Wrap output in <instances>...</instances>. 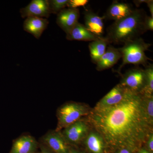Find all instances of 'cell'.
<instances>
[{
  "label": "cell",
  "instance_id": "obj_1",
  "mask_svg": "<svg viewBox=\"0 0 153 153\" xmlns=\"http://www.w3.org/2000/svg\"><path fill=\"white\" fill-rule=\"evenodd\" d=\"M86 120L90 128L104 140L108 152L122 149L137 152L153 133L144 96L126 88L120 102L111 106H95Z\"/></svg>",
  "mask_w": 153,
  "mask_h": 153
},
{
  "label": "cell",
  "instance_id": "obj_2",
  "mask_svg": "<svg viewBox=\"0 0 153 153\" xmlns=\"http://www.w3.org/2000/svg\"><path fill=\"white\" fill-rule=\"evenodd\" d=\"M146 16L143 9H134L128 16L111 25L105 38L109 44H124L140 38L147 32L144 25Z\"/></svg>",
  "mask_w": 153,
  "mask_h": 153
},
{
  "label": "cell",
  "instance_id": "obj_3",
  "mask_svg": "<svg viewBox=\"0 0 153 153\" xmlns=\"http://www.w3.org/2000/svg\"><path fill=\"white\" fill-rule=\"evenodd\" d=\"M151 46L152 44L145 42L141 37L125 43L123 47L118 48L123 61L117 72L120 74L122 68L127 64L147 66L149 64V60H151L146 56V52Z\"/></svg>",
  "mask_w": 153,
  "mask_h": 153
},
{
  "label": "cell",
  "instance_id": "obj_4",
  "mask_svg": "<svg viewBox=\"0 0 153 153\" xmlns=\"http://www.w3.org/2000/svg\"><path fill=\"white\" fill-rule=\"evenodd\" d=\"M91 109L85 104L76 102H68L58 108L56 116L57 127L55 130L60 131L66 127L88 116Z\"/></svg>",
  "mask_w": 153,
  "mask_h": 153
},
{
  "label": "cell",
  "instance_id": "obj_5",
  "mask_svg": "<svg viewBox=\"0 0 153 153\" xmlns=\"http://www.w3.org/2000/svg\"><path fill=\"white\" fill-rule=\"evenodd\" d=\"M90 129L86 119L81 118L63 129L60 132L67 144L73 146L83 142Z\"/></svg>",
  "mask_w": 153,
  "mask_h": 153
},
{
  "label": "cell",
  "instance_id": "obj_6",
  "mask_svg": "<svg viewBox=\"0 0 153 153\" xmlns=\"http://www.w3.org/2000/svg\"><path fill=\"white\" fill-rule=\"evenodd\" d=\"M144 69L140 68L129 69L122 76L120 84L129 90L142 93L145 87Z\"/></svg>",
  "mask_w": 153,
  "mask_h": 153
},
{
  "label": "cell",
  "instance_id": "obj_7",
  "mask_svg": "<svg viewBox=\"0 0 153 153\" xmlns=\"http://www.w3.org/2000/svg\"><path fill=\"white\" fill-rule=\"evenodd\" d=\"M40 142L54 153H68L70 146L60 131L50 130L42 137Z\"/></svg>",
  "mask_w": 153,
  "mask_h": 153
},
{
  "label": "cell",
  "instance_id": "obj_8",
  "mask_svg": "<svg viewBox=\"0 0 153 153\" xmlns=\"http://www.w3.org/2000/svg\"><path fill=\"white\" fill-rule=\"evenodd\" d=\"M22 18L30 17L49 18L50 15L48 0H33L31 2L20 10Z\"/></svg>",
  "mask_w": 153,
  "mask_h": 153
},
{
  "label": "cell",
  "instance_id": "obj_9",
  "mask_svg": "<svg viewBox=\"0 0 153 153\" xmlns=\"http://www.w3.org/2000/svg\"><path fill=\"white\" fill-rule=\"evenodd\" d=\"M79 17V9L64 8L57 14L56 23L66 33L78 23Z\"/></svg>",
  "mask_w": 153,
  "mask_h": 153
},
{
  "label": "cell",
  "instance_id": "obj_10",
  "mask_svg": "<svg viewBox=\"0 0 153 153\" xmlns=\"http://www.w3.org/2000/svg\"><path fill=\"white\" fill-rule=\"evenodd\" d=\"M85 28L91 33L99 38L103 37L104 33V17H100L91 9H85L84 13Z\"/></svg>",
  "mask_w": 153,
  "mask_h": 153
},
{
  "label": "cell",
  "instance_id": "obj_11",
  "mask_svg": "<svg viewBox=\"0 0 153 153\" xmlns=\"http://www.w3.org/2000/svg\"><path fill=\"white\" fill-rule=\"evenodd\" d=\"M39 142L30 135H24L13 142L9 153H33L38 151Z\"/></svg>",
  "mask_w": 153,
  "mask_h": 153
},
{
  "label": "cell",
  "instance_id": "obj_12",
  "mask_svg": "<svg viewBox=\"0 0 153 153\" xmlns=\"http://www.w3.org/2000/svg\"><path fill=\"white\" fill-rule=\"evenodd\" d=\"M134 10L128 4L114 1L107 10L103 17L104 19L116 22L128 16Z\"/></svg>",
  "mask_w": 153,
  "mask_h": 153
},
{
  "label": "cell",
  "instance_id": "obj_13",
  "mask_svg": "<svg viewBox=\"0 0 153 153\" xmlns=\"http://www.w3.org/2000/svg\"><path fill=\"white\" fill-rule=\"evenodd\" d=\"M122 58L121 54L118 48L112 45H108L104 55L96 63L97 70L102 71L109 69L115 65Z\"/></svg>",
  "mask_w": 153,
  "mask_h": 153
},
{
  "label": "cell",
  "instance_id": "obj_14",
  "mask_svg": "<svg viewBox=\"0 0 153 153\" xmlns=\"http://www.w3.org/2000/svg\"><path fill=\"white\" fill-rule=\"evenodd\" d=\"M49 22L47 19L36 17H30L26 18L23 28L26 32L33 35L37 39H39L42 33L46 30Z\"/></svg>",
  "mask_w": 153,
  "mask_h": 153
},
{
  "label": "cell",
  "instance_id": "obj_15",
  "mask_svg": "<svg viewBox=\"0 0 153 153\" xmlns=\"http://www.w3.org/2000/svg\"><path fill=\"white\" fill-rule=\"evenodd\" d=\"M83 141L90 153L108 152L104 140L98 133L93 130L90 131Z\"/></svg>",
  "mask_w": 153,
  "mask_h": 153
},
{
  "label": "cell",
  "instance_id": "obj_16",
  "mask_svg": "<svg viewBox=\"0 0 153 153\" xmlns=\"http://www.w3.org/2000/svg\"><path fill=\"white\" fill-rule=\"evenodd\" d=\"M99 37L94 35L85 28V26L79 22L68 33L66 38L68 41H95Z\"/></svg>",
  "mask_w": 153,
  "mask_h": 153
},
{
  "label": "cell",
  "instance_id": "obj_17",
  "mask_svg": "<svg viewBox=\"0 0 153 153\" xmlns=\"http://www.w3.org/2000/svg\"><path fill=\"white\" fill-rule=\"evenodd\" d=\"M125 90V88L119 83L102 98L96 106H109L117 104L120 102L123 98Z\"/></svg>",
  "mask_w": 153,
  "mask_h": 153
},
{
  "label": "cell",
  "instance_id": "obj_18",
  "mask_svg": "<svg viewBox=\"0 0 153 153\" xmlns=\"http://www.w3.org/2000/svg\"><path fill=\"white\" fill-rule=\"evenodd\" d=\"M108 43L104 37L91 41L88 45L91 61L96 63L106 51Z\"/></svg>",
  "mask_w": 153,
  "mask_h": 153
},
{
  "label": "cell",
  "instance_id": "obj_19",
  "mask_svg": "<svg viewBox=\"0 0 153 153\" xmlns=\"http://www.w3.org/2000/svg\"><path fill=\"white\" fill-rule=\"evenodd\" d=\"M146 83L142 93L143 95H153V65L149 64L144 69Z\"/></svg>",
  "mask_w": 153,
  "mask_h": 153
},
{
  "label": "cell",
  "instance_id": "obj_20",
  "mask_svg": "<svg viewBox=\"0 0 153 153\" xmlns=\"http://www.w3.org/2000/svg\"><path fill=\"white\" fill-rule=\"evenodd\" d=\"M48 1L50 14H57L67 7L68 0H50Z\"/></svg>",
  "mask_w": 153,
  "mask_h": 153
},
{
  "label": "cell",
  "instance_id": "obj_21",
  "mask_svg": "<svg viewBox=\"0 0 153 153\" xmlns=\"http://www.w3.org/2000/svg\"><path fill=\"white\" fill-rule=\"evenodd\" d=\"M143 96L147 115L150 122L153 125V95Z\"/></svg>",
  "mask_w": 153,
  "mask_h": 153
},
{
  "label": "cell",
  "instance_id": "obj_22",
  "mask_svg": "<svg viewBox=\"0 0 153 153\" xmlns=\"http://www.w3.org/2000/svg\"><path fill=\"white\" fill-rule=\"evenodd\" d=\"M89 1L88 0H68L67 7L69 8L77 9L79 7H84Z\"/></svg>",
  "mask_w": 153,
  "mask_h": 153
},
{
  "label": "cell",
  "instance_id": "obj_23",
  "mask_svg": "<svg viewBox=\"0 0 153 153\" xmlns=\"http://www.w3.org/2000/svg\"><path fill=\"white\" fill-rule=\"evenodd\" d=\"M145 28L147 31L153 30V18L147 15L144 21Z\"/></svg>",
  "mask_w": 153,
  "mask_h": 153
},
{
  "label": "cell",
  "instance_id": "obj_24",
  "mask_svg": "<svg viewBox=\"0 0 153 153\" xmlns=\"http://www.w3.org/2000/svg\"><path fill=\"white\" fill-rule=\"evenodd\" d=\"M146 147L145 149L150 153H153V133L150 134L146 143Z\"/></svg>",
  "mask_w": 153,
  "mask_h": 153
},
{
  "label": "cell",
  "instance_id": "obj_25",
  "mask_svg": "<svg viewBox=\"0 0 153 153\" xmlns=\"http://www.w3.org/2000/svg\"><path fill=\"white\" fill-rule=\"evenodd\" d=\"M39 149L40 153H54L41 142H39Z\"/></svg>",
  "mask_w": 153,
  "mask_h": 153
},
{
  "label": "cell",
  "instance_id": "obj_26",
  "mask_svg": "<svg viewBox=\"0 0 153 153\" xmlns=\"http://www.w3.org/2000/svg\"><path fill=\"white\" fill-rule=\"evenodd\" d=\"M146 4L147 5L150 12L151 16L153 18V0H147Z\"/></svg>",
  "mask_w": 153,
  "mask_h": 153
},
{
  "label": "cell",
  "instance_id": "obj_27",
  "mask_svg": "<svg viewBox=\"0 0 153 153\" xmlns=\"http://www.w3.org/2000/svg\"><path fill=\"white\" fill-rule=\"evenodd\" d=\"M147 0H134L133 1L137 7H139L143 3H146Z\"/></svg>",
  "mask_w": 153,
  "mask_h": 153
},
{
  "label": "cell",
  "instance_id": "obj_28",
  "mask_svg": "<svg viewBox=\"0 0 153 153\" xmlns=\"http://www.w3.org/2000/svg\"><path fill=\"white\" fill-rule=\"evenodd\" d=\"M115 153H133L131 151L127 149H122L117 151Z\"/></svg>",
  "mask_w": 153,
  "mask_h": 153
},
{
  "label": "cell",
  "instance_id": "obj_29",
  "mask_svg": "<svg viewBox=\"0 0 153 153\" xmlns=\"http://www.w3.org/2000/svg\"><path fill=\"white\" fill-rule=\"evenodd\" d=\"M68 153H82L79 151L77 150L75 148H73V146H70V149H69V152Z\"/></svg>",
  "mask_w": 153,
  "mask_h": 153
},
{
  "label": "cell",
  "instance_id": "obj_30",
  "mask_svg": "<svg viewBox=\"0 0 153 153\" xmlns=\"http://www.w3.org/2000/svg\"><path fill=\"white\" fill-rule=\"evenodd\" d=\"M135 153H150L145 148H141L137 152Z\"/></svg>",
  "mask_w": 153,
  "mask_h": 153
},
{
  "label": "cell",
  "instance_id": "obj_31",
  "mask_svg": "<svg viewBox=\"0 0 153 153\" xmlns=\"http://www.w3.org/2000/svg\"><path fill=\"white\" fill-rule=\"evenodd\" d=\"M33 153H40V151H37V152H36Z\"/></svg>",
  "mask_w": 153,
  "mask_h": 153
}]
</instances>
